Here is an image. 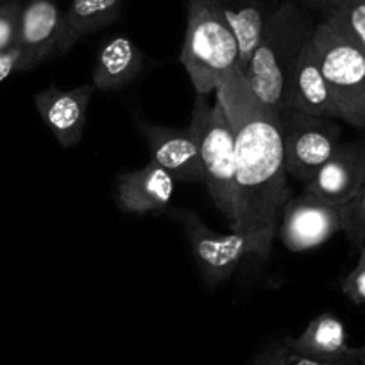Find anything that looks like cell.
Wrapping results in <instances>:
<instances>
[{
  "label": "cell",
  "instance_id": "ac0fdd59",
  "mask_svg": "<svg viewBox=\"0 0 365 365\" xmlns=\"http://www.w3.org/2000/svg\"><path fill=\"white\" fill-rule=\"evenodd\" d=\"M124 2L125 0H70L58 54H66L77 41L113 24L120 16Z\"/></svg>",
  "mask_w": 365,
  "mask_h": 365
},
{
  "label": "cell",
  "instance_id": "3957f363",
  "mask_svg": "<svg viewBox=\"0 0 365 365\" xmlns=\"http://www.w3.org/2000/svg\"><path fill=\"white\" fill-rule=\"evenodd\" d=\"M179 61L197 96H215L220 83L240 68L237 36L213 0H188L187 33Z\"/></svg>",
  "mask_w": 365,
  "mask_h": 365
},
{
  "label": "cell",
  "instance_id": "277c9868",
  "mask_svg": "<svg viewBox=\"0 0 365 365\" xmlns=\"http://www.w3.org/2000/svg\"><path fill=\"white\" fill-rule=\"evenodd\" d=\"M195 93L190 128L197 143L205 185L215 208L233 227L237 220V156L235 135L222 103Z\"/></svg>",
  "mask_w": 365,
  "mask_h": 365
},
{
  "label": "cell",
  "instance_id": "e0dca14e",
  "mask_svg": "<svg viewBox=\"0 0 365 365\" xmlns=\"http://www.w3.org/2000/svg\"><path fill=\"white\" fill-rule=\"evenodd\" d=\"M213 4L224 16L227 26L235 33L240 48V70L247 66L259 36H262L263 26L278 6V2L269 0H213Z\"/></svg>",
  "mask_w": 365,
  "mask_h": 365
},
{
  "label": "cell",
  "instance_id": "7402d4cb",
  "mask_svg": "<svg viewBox=\"0 0 365 365\" xmlns=\"http://www.w3.org/2000/svg\"><path fill=\"white\" fill-rule=\"evenodd\" d=\"M22 9L24 4L20 0H6L4 4H0V52L16 47Z\"/></svg>",
  "mask_w": 365,
  "mask_h": 365
},
{
  "label": "cell",
  "instance_id": "ba28073f",
  "mask_svg": "<svg viewBox=\"0 0 365 365\" xmlns=\"http://www.w3.org/2000/svg\"><path fill=\"white\" fill-rule=\"evenodd\" d=\"M342 230V206L324 205L301 194L285 205L276 235L290 252H303L326 244Z\"/></svg>",
  "mask_w": 365,
  "mask_h": 365
},
{
  "label": "cell",
  "instance_id": "5bb4252c",
  "mask_svg": "<svg viewBox=\"0 0 365 365\" xmlns=\"http://www.w3.org/2000/svg\"><path fill=\"white\" fill-rule=\"evenodd\" d=\"M285 110L340 120L339 108L333 101L312 40L301 54L292 77H290L289 88H287Z\"/></svg>",
  "mask_w": 365,
  "mask_h": 365
},
{
  "label": "cell",
  "instance_id": "7a4b0ae2",
  "mask_svg": "<svg viewBox=\"0 0 365 365\" xmlns=\"http://www.w3.org/2000/svg\"><path fill=\"white\" fill-rule=\"evenodd\" d=\"M314 29L315 26L296 2H278L267 19L258 45L242 72L256 97L278 113L285 110L290 77L310 43Z\"/></svg>",
  "mask_w": 365,
  "mask_h": 365
},
{
  "label": "cell",
  "instance_id": "d4e9b609",
  "mask_svg": "<svg viewBox=\"0 0 365 365\" xmlns=\"http://www.w3.org/2000/svg\"><path fill=\"white\" fill-rule=\"evenodd\" d=\"M310 2H314V4L317 6H322V8H326V13L331 11V9H336L340 8V6L347 4V2H351V0H310Z\"/></svg>",
  "mask_w": 365,
  "mask_h": 365
},
{
  "label": "cell",
  "instance_id": "4fadbf2b",
  "mask_svg": "<svg viewBox=\"0 0 365 365\" xmlns=\"http://www.w3.org/2000/svg\"><path fill=\"white\" fill-rule=\"evenodd\" d=\"M174 192L175 178L154 161L136 170L122 172L115 181V201L122 212L133 215L165 212Z\"/></svg>",
  "mask_w": 365,
  "mask_h": 365
},
{
  "label": "cell",
  "instance_id": "4316f807",
  "mask_svg": "<svg viewBox=\"0 0 365 365\" xmlns=\"http://www.w3.org/2000/svg\"><path fill=\"white\" fill-rule=\"evenodd\" d=\"M4 2H6V0H0V4H4Z\"/></svg>",
  "mask_w": 365,
  "mask_h": 365
},
{
  "label": "cell",
  "instance_id": "d6986e66",
  "mask_svg": "<svg viewBox=\"0 0 365 365\" xmlns=\"http://www.w3.org/2000/svg\"><path fill=\"white\" fill-rule=\"evenodd\" d=\"M344 233L353 247L360 249L365 244V172L356 197L342 208Z\"/></svg>",
  "mask_w": 365,
  "mask_h": 365
},
{
  "label": "cell",
  "instance_id": "6da1fadb",
  "mask_svg": "<svg viewBox=\"0 0 365 365\" xmlns=\"http://www.w3.org/2000/svg\"><path fill=\"white\" fill-rule=\"evenodd\" d=\"M215 96L235 135L237 220L231 231L249 238L258 258H267L283 208L292 199L279 115L256 97L240 68L220 83Z\"/></svg>",
  "mask_w": 365,
  "mask_h": 365
},
{
  "label": "cell",
  "instance_id": "9a60e30c",
  "mask_svg": "<svg viewBox=\"0 0 365 365\" xmlns=\"http://www.w3.org/2000/svg\"><path fill=\"white\" fill-rule=\"evenodd\" d=\"M283 342L296 353L329 364H358L360 347L347 342L344 322L333 314H319L297 336H285Z\"/></svg>",
  "mask_w": 365,
  "mask_h": 365
},
{
  "label": "cell",
  "instance_id": "484cf974",
  "mask_svg": "<svg viewBox=\"0 0 365 365\" xmlns=\"http://www.w3.org/2000/svg\"><path fill=\"white\" fill-rule=\"evenodd\" d=\"M358 365H365V346L360 347V361Z\"/></svg>",
  "mask_w": 365,
  "mask_h": 365
},
{
  "label": "cell",
  "instance_id": "8fae6325",
  "mask_svg": "<svg viewBox=\"0 0 365 365\" xmlns=\"http://www.w3.org/2000/svg\"><path fill=\"white\" fill-rule=\"evenodd\" d=\"M65 33V11L58 0H29L20 16L16 47L22 52V70L58 54Z\"/></svg>",
  "mask_w": 365,
  "mask_h": 365
},
{
  "label": "cell",
  "instance_id": "44dd1931",
  "mask_svg": "<svg viewBox=\"0 0 365 365\" xmlns=\"http://www.w3.org/2000/svg\"><path fill=\"white\" fill-rule=\"evenodd\" d=\"M326 15H331L353 36V40L365 54V0H351Z\"/></svg>",
  "mask_w": 365,
  "mask_h": 365
},
{
  "label": "cell",
  "instance_id": "ffe728a7",
  "mask_svg": "<svg viewBox=\"0 0 365 365\" xmlns=\"http://www.w3.org/2000/svg\"><path fill=\"white\" fill-rule=\"evenodd\" d=\"M249 365H358V364H329V361L315 360L290 349L283 340L270 344L269 347L258 353Z\"/></svg>",
  "mask_w": 365,
  "mask_h": 365
},
{
  "label": "cell",
  "instance_id": "8992f818",
  "mask_svg": "<svg viewBox=\"0 0 365 365\" xmlns=\"http://www.w3.org/2000/svg\"><path fill=\"white\" fill-rule=\"evenodd\" d=\"M287 174L307 185L333 156L342 138L335 118L314 117L294 110L279 111Z\"/></svg>",
  "mask_w": 365,
  "mask_h": 365
},
{
  "label": "cell",
  "instance_id": "2e32d148",
  "mask_svg": "<svg viewBox=\"0 0 365 365\" xmlns=\"http://www.w3.org/2000/svg\"><path fill=\"white\" fill-rule=\"evenodd\" d=\"M145 54L125 34H115L101 45L91 70V84L101 91H117L142 73Z\"/></svg>",
  "mask_w": 365,
  "mask_h": 365
},
{
  "label": "cell",
  "instance_id": "cb8c5ba5",
  "mask_svg": "<svg viewBox=\"0 0 365 365\" xmlns=\"http://www.w3.org/2000/svg\"><path fill=\"white\" fill-rule=\"evenodd\" d=\"M20 68H22V52L19 47L0 52V83L13 72H20Z\"/></svg>",
  "mask_w": 365,
  "mask_h": 365
},
{
  "label": "cell",
  "instance_id": "52a82bcc",
  "mask_svg": "<svg viewBox=\"0 0 365 365\" xmlns=\"http://www.w3.org/2000/svg\"><path fill=\"white\" fill-rule=\"evenodd\" d=\"M168 215L178 222L187 237L199 272L208 285H220L231 278V274L244 263V259L256 256L249 238L237 231L217 233L192 210L170 208Z\"/></svg>",
  "mask_w": 365,
  "mask_h": 365
},
{
  "label": "cell",
  "instance_id": "9c48e42d",
  "mask_svg": "<svg viewBox=\"0 0 365 365\" xmlns=\"http://www.w3.org/2000/svg\"><path fill=\"white\" fill-rule=\"evenodd\" d=\"M365 172V140L340 143L333 156L304 185L303 195L331 206H346L356 197Z\"/></svg>",
  "mask_w": 365,
  "mask_h": 365
},
{
  "label": "cell",
  "instance_id": "7c38bea8",
  "mask_svg": "<svg viewBox=\"0 0 365 365\" xmlns=\"http://www.w3.org/2000/svg\"><path fill=\"white\" fill-rule=\"evenodd\" d=\"M138 133L149 147L150 161L170 172L175 181H205L197 143L190 128H167V125L140 120Z\"/></svg>",
  "mask_w": 365,
  "mask_h": 365
},
{
  "label": "cell",
  "instance_id": "30bf717a",
  "mask_svg": "<svg viewBox=\"0 0 365 365\" xmlns=\"http://www.w3.org/2000/svg\"><path fill=\"white\" fill-rule=\"evenodd\" d=\"M93 91V84H83L72 90L51 84L34 96V106L41 120L61 147H73L83 140Z\"/></svg>",
  "mask_w": 365,
  "mask_h": 365
},
{
  "label": "cell",
  "instance_id": "603a6c76",
  "mask_svg": "<svg viewBox=\"0 0 365 365\" xmlns=\"http://www.w3.org/2000/svg\"><path fill=\"white\" fill-rule=\"evenodd\" d=\"M342 294L353 304H365V244L358 249V262L342 279Z\"/></svg>",
  "mask_w": 365,
  "mask_h": 365
},
{
  "label": "cell",
  "instance_id": "5b68a950",
  "mask_svg": "<svg viewBox=\"0 0 365 365\" xmlns=\"http://www.w3.org/2000/svg\"><path fill=\"white\" fill-rule=\"evenodd\" d=\"M312 45L340 120L365 129V54L361 48L331 15L315 26Z\"/></svg>",
  "mask_w": 365,
  "mask_h": 365
}]
</instances>
